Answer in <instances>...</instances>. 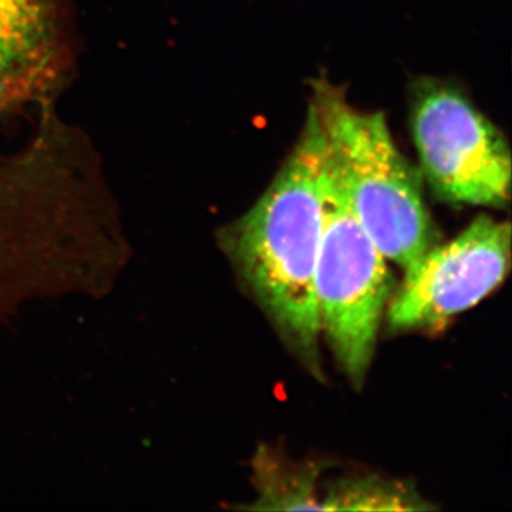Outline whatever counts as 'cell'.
<instances>
[{
    "label": "cell",
    "instance_id": "cell-4",
    "mask_svg": "<svg viewBox=\"0 0 512 512\" xmlns=\"http://www.w3.org/2000/svg\"><path fill=\"white\" fill-rule=\"evenodd\" d=\"M410 124L421 175L440 200L487 207L508 204L510 148L460 90L437 80L417 82Z\"/></svg>",
    "mask_w": 512,
    "mask_h": 512
},
{
    "label": "cell",
    "instance_id": "cell-1",
    "mask_svg": "<svg viewBox=\"0 0 512 512\" xmlns=\"http://www.w3.org/2000/svg\"><path fill=\"white\" fill-rule=\"evenodd\" d=\"M326 138L315 111L258 202L227 232L228 251L286 342L316 363L320 325L315 276L323 224Z\"/></svg>",
    "mask_w": 512,
    "mask_h": 512
},
{
    "label": "cell",
    "instance_id": "cell-6",
    "mask_svg": "<svg viewBox=\"0 0 512 512\" xmlns=\"http://www.w3.org/2000/svg\"><path fill=\"white\" fill-rule=\"evenodd\" d=\"M56 46L52 0H0V111L46 83Z\"/></svg>",
    "mask_w": 512,
    "mask_h": 512
},
{
    "label": "cell",
    "instance_id": "cell-5",
    "mask_svg": "<svg viewBox=\"0 0 512 512\" xmlns=\"http://www.w3.org/2000/svg\"><path fill=\"white\" fill-rule=\"evenodd\" d=\"M511 261L510 222L476 218L460 235L434 244L404 272L389 302L397 330L434 329L483 301L500 286Z\"/></svg>",
    "mask_w": 512,
    "mask_h": 512
},
{
    "label": "cell",
    "instance_id": "cell-8",
    "mask_svg": "<svg viewBox=\"0 0 512 512\" xmlns=\"http://www.w3.org/2000/svg\"><path fill=\"white\" fill-rule=\"evenodd\" d=\"M431 505L397 481L359 478L340 481L322 498V511H419Z\"/></svg>",
    "mask_w": 512,
    "mask_h": 512
},
{
    "label": "cell",
    "instance_id": "cell-2",
    "mask_svg": "<svg viewBox=\"0 0 512 512\" xmlns=\"http://www.w3.org/2000/svg\"><path fill=\"white\" fill-rule=\"evenodd\" d=\"M311 104L357 221L386 259L404 272L434 245L420 178L394 144L382 113L350 106L326 79L312 82Z\"/></svg>",
    "mask_w": 512,
    "mask_h": 512
},
{
    "label": "cell",
    "instance_id": "cell-7",
    "mask_svg": "<svg viewBox=\"0 0 512 512\" xmlns=\"http://www.w3.org/2000/svg\"><path fill=\"white\" fill-rule=\"evenodd\" d=\"M316 478L318 468L292 466L261 450L255 460L258 498L251 510L322 511Z\"/></svg>",
    "mask_w": 512,
    "mask_h": 512
},
{
    "label": "cell",
    "instance_id": "cell-3",
    "mask_svg": "<svg viewBox=\"0 0 512 512\" xmlns=\"http://www.w3.org/2000/svg\"><path fill=\"white\" fill-rule=\"evenodd\" d=\"M322 194V237L315 276L320 333L326 336L346 375L353 382H362L392 295V275L386 256L350 208L328 143Z\"/></svg>",
    "mask_w": 512,
    "mask_h": 512
}]
</instances>
